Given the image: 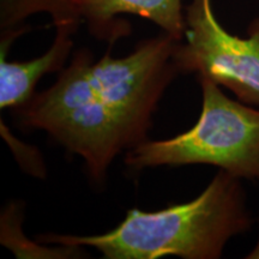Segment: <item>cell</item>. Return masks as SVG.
Here are the masks:
<instances>
[{
  "label": "cell",
  "mask_w": 259,
  "mask_h": 259,
  "mask_svg": "<svg viewBox=\"0 0 259 259\" xmlns=\"http://www.w3.org/2000/svg\"><path fill=\"white\" fill-rule=\"evenodd\" d=\"M178 42L162 32L139 42L128 56L107 53L97 61L88 50L77 51L53 85L12 109L16 121L46 131L82 157L90 179L101 185L121 151L148 139L158 102L180 74Z\"/></svg>",
  "instance_id": "6da1fadb"
},
{
  "label": "cell",
  "mask_w": 259,
  "mask_h": 259,
  "mask_svg": "<svg viewBox=\"0 0 259 259\" xmlns=\"http://www.w3.org/2000/svg\"><path fill=\"white\" fill-rule=\"evenodd\" d=\"M253 220L240 179L220 169L196 198L157 211L131 209L100 235L41 234L40 244L83 246L106 259H219L232 238L248 232Z\"/></svg>",
  "instance_id": "7a4b0ae2"
},
{
  "label": "cell",
  "mask_w": 259,
  "mask_h": 259,
  "mask_svg": "<svg viewBox=\"0 0 259 259\" xmlns=\"http://www.w3.org/2000/svg\"><path fill=\"white\" fill-rule=\"evenodd\" d=\"M197 79L203 101L196 124L173 138L142 142L127 150L125 164L131 170L210 164L259 183V111L232 100L211 79Z\"/></svg>",
  "instance_id": "3957f363"
},
{
  "label": "cell",
  "mask_w": 259,
  "mask_h": 259,
  "mask_svg": "<svg viewBox=\"0 0 259 259\" xmlns=\"http://www.w3.org/2000/svg\"><path fill=\"white\" fill-rule=\"evenodd\" d=\"M174 59L180 73L205 77L239 101L259 106V18L248 28V37L236 36L219 22L212 0H191Z\"/></svg>",
  "instance_id": "277c9868"
},
{
  "label": "cell",
  "mask_w": 259,
  "mask_h": 259,
  "mask_svg": "<svg viewBox=\"0 0 259 259\" xmlns=\"http://www.w3.org/2000/svg\"><path fill=\"white\" fill-rule=\"evenodd\" d=\"M137 16L153 22L169 36L181 41L185 32L183 0H76V16L90 34L113 44L131 32L122 16Z\"/></svg>",
  "instance_id": "5b68a950"
},
{
  "label": "cell",
  "mask_w": 259,
  "mask_h": 259,
  "mask_svg": "<svg viewBox=\"0 0 259 259\" xmlns=\"http://www.w3.org/2000/svg\"><path fill=\"white\" fill-rule=\"evenodd\" d=\"M78 30L74 25L56 27V36L44 54L31 60L9 61V47L17 36L25 31L24 27L2 31L0 56V107L16 109L25 105L34 96L35 88L44 76L60 72L69 60L73 48V35Z\"/></svg>",
  "instance_id": "8992f818"
},
{
  "label": "cell",
  "mask_w": 259,
  "mask_h": 259,
  "mask_svg": "<svg viewBox=\"0 0 259 259\" xmlns=\"http://www.w3.org/2000/svg\"><path fill=\"white\" fill-rule=\"evenodd\" d=\"M38 14L50 15L54 27L82 24L76 16V0H0V28H23L29 17Z\"/></svg>",
  "instance_id": "52a82bcc"
},
{
  "label": "cell",
  "mask_w": 259,
  "mask_h": 259,
  "mask_svg": "<svg viewBox=\"0 0 259 259\" xmlns=\"http://www.w3.org/2000/svg\"><path fill=\"white\" fill-rule=\"evenodd\" d=\"M247 258H259V241L257 246L254 247V250L250 253V255H247Z\"/></svg>",
  "instance_id": "ba28073f"
}]
</instances>
